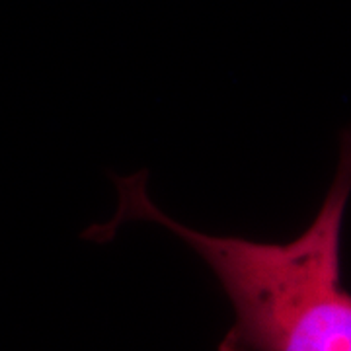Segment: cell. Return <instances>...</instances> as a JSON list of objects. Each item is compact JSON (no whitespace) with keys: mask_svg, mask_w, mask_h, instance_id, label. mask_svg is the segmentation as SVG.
Wrapping results in <instances>:
<instances>
[{"mask_svg":"<svg viewBox=\"0 0 351 351\" xmlns=\"http://www.w3.org/2000/svg\"><path fill=\"white\" fill-rule=\"evenodd\" d=\"M127 221L168 228L211 267L234 311L217 351H351V293L341 283V230L351 197V129L339 143L336 176L313 223L289 242L215 237L182 225L156 207L143 174L117 176Z\"/></svg>","mask_w":351,"mask_h":351,"instance_id":"1","label":"cell"}]
</instances>
